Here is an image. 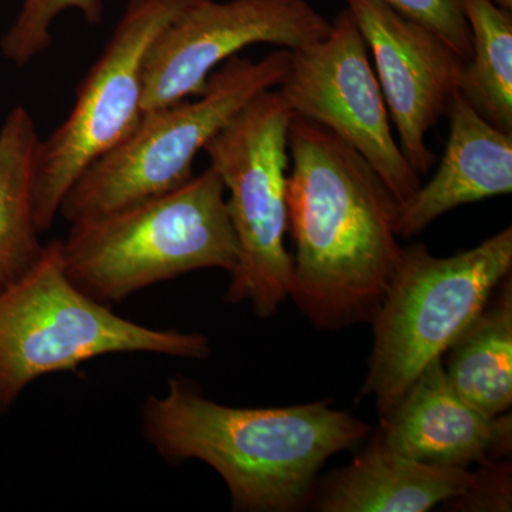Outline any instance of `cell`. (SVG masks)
Listing matches in <instances>:
<instances>
[{
    "label": "cell",
    "mask_w": 512,
    "mask_h": 512,
    "mask_svg": "<svg viewBox=\"0 0 512 512\" xmlns=\"http://www.w3.org/2000/svg\"><path fill=\"white\" fill-rule=\"evenodd\" d=\"M487 470L420 463L392 450L379 431L348 467L315 485L311 504L322 512H426L476 494Z\"/></svg>",
    "instance_id": "obj_13"
},
{
    "label": "cell",
    "mask_w": 512,
    "mask_h": 512,
    "mask_svg": "<svg viewBox=\"0 0 512 512\" xmlns=\"http://www.w3.org/2000/svg\"><path fill=\"white\" fill-rule=\"evenodd\" d=\"M67 10H77L92 26L103 18L101 0H20L15 19L0 37L2 56L15 66H28L50 49L53 25Z\"/></svg>",
    "instance_id": "obj_18"
},
{
    "label": "cell",
    "mask_w": 512,
    "mask_h": 512,
    "mask_svg": "<svg viewBox=\"0 0 512 512\" xmlns=\"http://www.w3.org/2000/svg\"><path fill=\"white\" fill-rule=\"evenodd\" d=\"M225 195L221 178L208 167L173 190L70 224L60 241L67 275L94 301L113 306L188 272L229 274L237 241Z\"/></svg>",
    "instance_id": "obj_3"
},
{
    "label": "cell",
    "mask_w": 512,
    "mask_h": 512,
    "mask_svg": "<svg viewBox=\"0 0 512 512\" xmlns=\"http://www.w3.org/2000/svg\"><path fill=\"white\" fill-rule=\"evenodd\" d=\"M348 10L375 60L404 157L420 177L426 175L436 161L427 134L446 116L466 60L443 37L383 0H348Z\"/></svg>",
    "instance_id": "obj_11"
},
{
    "label": "cell",
    "mask_w": 512,
    "mask_h": 512,
    "mask_svg": "<svg viewBox=\"0 0 512 512\" xmlns=\"http://www.w3.org/2000/svg\"><path fill=\"white\" fill-rule=\"evenodd\" d=\"M293 116L279 90H266L204 148L228 192L225 202L237 241L224 301L249 302L262 319L274 316L292 291L293 256L285 235Z\"/></svg>",
    "instance_id": "obj_7"
},
{
    "label": "cell",
    "mask_w": 512,
    "mask_h": 512,
    "mask_svg": "<svg viewBox=\"0 0 512 512\" xmlns=\"http://www.w3.org/2000/svg\"><path fill=\"white\" fill-rule=\"evenodd\" d=\"M460 338L447 350L448 379L458 393L490 417L503 416L512 404V281L498 286Z\"/></svg>",
    "instance_id": "obj_16"
},
{
    "label": "cell",
    "mask_w": 512,
    "mask_h": 512,
    "mask_svg": "<svg viewBox=\"0 0 512 512\" xmlns=\"http://www.w3.org/2000/svg\"><path fill=\"white\" fill-rule=\"evenodd\" d=\"M383 2L443 37L466 62L470 59L471 35L461 0H383Z\"/></svg>",
    "instance_id": "obj_19"
},
{
    "label": "cell",
    "mask_w": 512,
    "mask_h": 512,
    "mask_svg": "<svg viewBox=\"0 0 512 512\" xmlns=\"http://www.w3.org/2000/svg\"><path fill=\"white\" fill-rule=\"evenodd\" d=\"M471 35V56L458 92L474 110L512 134V16L493 0H461Z\"/></svg>",
    "instance_id": "obj_17"
},
{
    "label": "cell",
    "mask_w": 512,
    "mask_h": 512,
    "mask_svg": "<svg viewBox=\"0 0 512 512\" xmlns=\"http://www.w3.org/2000/svg\"><path fill=\"white\" fill-rule=\"evenodd\" d=\"M511 268V227L446 258L423 242L403 248L370 322L375 339L360 397H375L380 417L390 412L480 315Z\"/></svg>",
    "instance_id": "obj_5"
},
{
    "label": "cell",
    "mask_w": 512,
    "mask_h": 512,
    "mask_svg": "<svg viewBox=\"0 0 512 512\" xmlns=\"http://www.w3.org/2000/svg\"><path fill=\"white\" fill-rule=\"evenodd\" d=\"M446 150L436 174L400 205L397 237L412 238L446 212L512 191V134L484 120L460 92L448 107Z\"/></svg>",
    "instance_id": "obj_14"
},
{
    "label": "cell",
    "mask_w": 512,
    "mask_h": 512,
    "mask_svg": "<svg viewBox=\"0 0 512 512\" xmlns=\"http://www.w3.org/2000/svg\"><path fill=\"white\" fill-rule=\"evenodd\" d=\"M116 353L205 360L211 345L201 333L148 328L94 301L67 275L60 241L0 291V414L39 377Z\"/></svg>",
    "instance_id": "obj_4"
},
{
    "label": "cell",
    "mask_w": 512,
    "mask_h": 512,
    "mask_svg": "<svg viewBox=\"0 0 512 512\" xmlns=\"http://www.w3.org/2000/svg\"><path fill=\"white\" fill-rule=\"evenodd\" d=\"M289 63L286 49L261 60L231 57L197 99L143 114L130 136L77 178L59 215L69 224L93 220L184 184L197 154L256 96L279 87Z\"/></svg>",
    "instance_id": "obj_6"
},
{
    "label": "cell",
    "mask_w": 512,
    "mask_h": 512,
    "mask_svg": "<svg viewBox=\"0 0 512 512\" xmlns=\"http://www.w3.org/2000/svg\"><path fill=\"white\" fill-rule=\"evenodd\" d=\"M279 93L295 116L326 128L365 158L400 205L419 190L420 175L394 140L369 49L348 9L323 39L291 52Z\"/></svg>",
    "instance_id": "obj_9"
},
{
    "label": "cell",
    "mask_w": 512,
    "mask_h": 512,
    "mask_svg": "<svg viewBox=\"0 0 512 512\" xmlns=\"http://www.w3.org/2000/svg\"><path fill=\"white\" fill-rule=\"evenodd\" d=\"M148 443L171 463L198 460L227 484L232 510L289 512L311 504L326 461L372 434L329 403L239 409L212 402L197 384L173 377L143 407Z\"/></svg>",
    "instance_id": "obj_2"
},
{
    "label": "cell",
    "mask_w": 512,
    "mask_h": 512,
    "mask_svg": "<svg viewBox=\"0 0 512 512\" xmlns=\"http://www.w3.org/2000/svg\"><path fill=\"white\" fill-rule=\"evenodd\" d=\"M201 0H127L109 42L80 83L66 120L37 146L33 210L40 234L64 195L143 119L144 67L157 37Z\"/></svg>",
    "instance_id": "obj_8"
},
{
    "label": "cell",
    "mask_w": 512,
    "mask_h": 512,
    "mask_svg": "<svg viewBox=\"0 0 512 512\" xmlns=\"http://www.w3.org/2000/svg\"><path fill=\"white\" fill-rule=\"evenodd\" d=\"M39 141L29 110L13 107L0 126V291L22 278L45 251L33 210Z\"/></svg>",
    "instance_id": "obj_15"
},
{
    "label": "cell",
    "mask_w": 512,
    "mask_h": 512,
    "mask_svg": "<svg viewBox=\"0 0 512 512\" xmlns=\"http://www.w3.org/2000/svg\"><path fill=\"white\" fill-rule=\"evenodd\" d=\"M286 202L295 242L289 298L316 328L370 323L399 264V201L365 158L293 116Z\"/></svg>",
    "instance_id": "obj_1"
},
{
    "label": "cell",
    "mask_w": 512,
    "mask_h": 512,
    "mask_svg": "<svg viewBox=\"0 0 512 512\" xmlns=\"http://www.w3.org/2000/svg\"><path fill=\"white\" fill-rule=\"evenodd\" d=\"M384 443L431 466L468 468L510 453V414L490 417L457 392L443 359L431 362L390 412L380 417Z\"/></svg>",
    "instance_id": "obj_12"
},
{
    "label": "cell",
    "mask_w": 512,
    "mask_h": 512,
    "mask_svg": "<svg viewBox=\"0 0 512 512\" xmlns=\"http://www.w3.org/2000/svg\"><path fill=\"white\" fill-rule=\"evenodd\" d=\"M332 22L306 0H201L157 37L144 67L143 114L200 96L221 64L254 45L298 50Z\"/></svg>",
    "instance_id": "obj_10"
},
{
    "label": "cell",
    "mask_w": 512,
    "mask_h": 512,
    "mask_svg": "<svg viewBox=\"0 0 512 512\" xmlns=\"http://www.w3.org/2000/svg\"><path fill=\"white\" fill-rule=\"evenodd\" d=\"M493 2L495 3V5L500 6V8H503L505 10H510V12H511L512 0H493Z\"/></svg>",
    "instance_id": "obj_20"
}]
</instances>
